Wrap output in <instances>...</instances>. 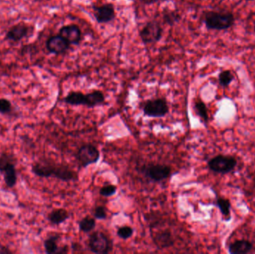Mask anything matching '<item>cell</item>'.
I'll return each mask as SVG.
<instances>
[{
    "label": "cell",
    "instance_id": "obj_1",
    "mask_svg": "<svg viewBox=\"0 0 255 254\" xmlns=\"http://www.w3.org/2000/svg\"><path fill=\"white\" fill-rule=\"evenodd\" d=\"M31 172L37 177L58 179L64 182L76 181L79 178L77 173L68 166L54 164L48 161H40L31 166Z\"/></svg>",
    "mask_w": 255,
    "mask_h": 254
},
{
    "label": "cell",
    "instance_id": "obj_2",
    "mask_svg": "<svg viewBox=\"0 0 255 254\" xmlns=\"http://www.w3.org/2000/svg\"><path fill=\"white\" fill-rule=\"evenodd\" d=\"M235 17L233 13L223 12L208 11L205 14L204 22L208 30L223 31L230 28L235 24Z\"/></svg>",
    "mask_w": 255,
    "mask_h": 254
},
{
    "label": "cell",
    "instance_id": "obj_3",
    "mask_svg": "<svg viewBox=\"0 0 255 254\" xmlns=\"http://www.w3.org/2000/svg\"><path fill=\"white\" fill-rule=\"evenodd\" d=\"M0 174L8 188H13L17 183V172L14 158L11 155L3 153L0 155Z\"/></svg>",
    "mask_w": 255,
    "mask_h": 254
},
{
    "label": "cell",
    "instance_id": "obj_4",
    "mask_svg": "<svg viewBox=\"0 0 255 254\" xmlns=\"http://www.w3.org/2000/svg\"><path fill=\"white\" fill-rule=\"evenodd\" d=\"M88 246L92 253L108 254L113 250V242L104 233L96 231L90 235Z\"/></svg>",
    "mask_w": 255,
    "mask_h": 254
},
{
    "label": "cell",
    "instance_id": "obj_5",
    "mask_svg": "<svg viewBox=\"0 0 255 254\" xmlns=\"http://www.w3.org/2000/svg\"><path fill=\"white\" fill-rule=\"evenodd\" d=\"M141 41L144 45L155 44L163 37V28L160 22L151 20L146 22L139 32Z\"/></svg>",
    "mask_w": 255,
    "mask_h": 254
},
{
    "label": "cell",
    "instance_id": "obj_6",
    "mask_svg": "<svg viewBox=\"0 0 255 254\" xmlns=\"http://www.w3.org/2000/svg\"><path fill=\"white\" fill-rule=\"evenodd\" d=\"M144 115L148 117H164L169 113V106L165 98H157L145 101L142 107Z\"/></svg>",
    "mask_w": 255,
    "mask_h": 254
},
{
    "label": "cell",
    "instance_id": "obj_7",
    "mask_svg": "<svg viewBox=\"0 0 255 254\" xmlns=\"http://www.w3.org/2000/svg\"><path fill=\"white\" fill-rule=\"evenodd\" d=\"M76 158L81 167L86 168L88 166L98 162L100 152L94 145L85 144L78 149Z\"/></svg>",
    "mask_w": 255,
    "mask_h": 254
},
{
    "label": "cell",
    "instance_id": "obj_8",
    "mask_svg": "<svg viewBox=\"0 0 255 254\" xmlns=\"http://www.w3.org/2000/svg\"><path fill=\"white\" fill-rule=\"evenodd\" d=\"M237 164V160L233 157L218 155L210 160L208 167L214 172L226 174L233 171L236 167Z\"/></svg>",
    "mask_w": 255,
    "mask_h": 254
},
{
    "label": "cell",
    "instance_id": "obj_9",
    "mask_svg": "<svg viewBox=\"0 0 255 254\" xmlns=\"http://www.w3.org/2000/svg\"><path fill=\"white\" fill-rule=\"evenodd\" d=\"M142 171L145 177L154 182H160L166 180L171 175L172 169L170 167L162 164H151L143 167Z\"/></svg>",
    "mask_w": 255,
    "mask_h": 254
},
{
    "label": "cell",
    "instance_id": "obj_10",
    "mask_svg": "<svg viewBox=\"0 0 255 254\" xmlns=\"http://www.w3.org/2000/svg\"><path fill=\"white\" fill-rule=\"evenodd\" d=\"M94 16L99 24H106L115 20L116 11L112 3H106L99 6H94Z\"/></svg>",
    "mask_w": 255,
    "mask_h": 254
},
{
    "label": "cell",
    "instance_id": "obj_11",
    "mask_svg": "<svg viewBox=\"0 0 255 254\" xmlns=\"http://www.w3.org/2000/svg\"><path fill=\"white\" fill-rule=\"evenodd\" d=\"M71 45L59 34L51 36L46 42V49L49 53L55 55L67 53Z\"/></svg>",
    "mask_w": 255,
    "mask_h": 254
},
{
    "label": "cell",
    "instance_id": "obj_12",
    "mask_svg": "<svg viewBox=\"0 0 255 254\" xmlns=\"http://www.w3.org/2000/svg\"><path fill=\"white\" fill-rule=\"evenodd\" d=\"M58 34L62 36L71 46H79L83 39L82 31L76 24L64 25L60 28Z\"/></svg>",
    "mask_w": 255,
    "mask_h": 254
},
{
    "label": "cell",
    "instance_id": "obj_13",
    "mask_svg": "<svg viewBox=\"0 0 255 254\" xmlns=\"http://www.w3.org/2000/svg\"><path fill=\"white\" fill-rule=\"evenodd\" d=\"M30 32V26L25 23H18L12 26L6 33L4 39L7 41L18 43L26 37Z\"/></svg>",
    "mask_w": 255,
    "mask_h": 254
},
{
    "label": "cell",
    "instance_id": "obj_14",
    "mask_svg": "<svg viewBox=\"0 0 255 254\" xmlns=\"http://www.w3.org/2000/svg\"><path fill=\"white\" fill-rule=\"evenodd\" d=\"M154 244L158 249L172 247L174 245V239L169 231H163L157 233L153 238Z\"/></svg>",
    "mask_w": 255,
    "mask_h": 254
},
{
    "label": "cell",
    "instance_id": "obj_15",
    "mask_svg": "<svg viewBox=\"0 0 255 254\" xmlns=\"http://www.w3.org/2000/svg\"><path fill=\"white\" fill-rule=\"evenodd\" d=\"M86 95V104L85 106L90 108L103 105L106 101V96L104 93L100 90H94L89 93L85 94Z\"/></svg>",
    "mask_w": 255,
    "mask_h": 254
},
{
    "label": "cell",
    "instance_id": "obj_16",
    "mask_svg": "<svg viewBox=\"0 0 255 254\" xmlns=\"http://www.w3.org/2000/svg\"><path fill=\"white\" fill-rule=\"evenodd\" d=\"M70 218V213L64 209H55L48 215L47 219L52 225H59Z\"/></svg>",
    "mask_w": 255,
    "mask_h": 254
},
{
    "label": "cell",
    "instance_id": "obj_17",
    "mask_svg": "<svg viewBox=\"0 0 255 254\" xmlns=\"http://www.w3.org/2000/svg\"><path fill=\"white\" fill-rule=\"evenodd\" d=\"M66 104L70 105L85 106L86 104V95L80 91H72L67 94V96L64 98Z\"/></svg>",
    "mask_w": 255,
    "mask_h": 254
},
{
    "label": "cell",
    "instance_id": "obj_18",
    "mask_svg": "<svg viewBox=\"0 0 255 254\" xmlns=\"http://www.w3.org/2000/svg\"><path fill=\"white\" fill-rule=\"evenodd\" d=\"M253 249V244L247 240H238L229 246V252L235 254L249 253Z\"/></svg>",
    "mask_w": 255,
    "mask_h": 254
},
{
    "label": "cell",
    "instance_id": "obj_19",
    "mask_svg": "<svg viewBox=\"0 0 255 254\" xmlns=\"http://www.w3.org/2000/svg\"><path fill=\"white\" fill-rule=\"evenodd\" d=\"M60 237L58 235L50 236L49 238L46 239L43 242V247L45 252L48 254H58L59 247L58 246V241Z\"/></svg>",
    "mask_w": 255,
    "mask_h": 254
},
{
    "label": "cell",
    "instance_id": "obj_20",
    "mask_svg": "<svg viewBox=\"0 0 255 254\" xmlns=\"http://www.w3.org/2000/svg\"><path fill=\"white\" fill-rule=\"evenodd\" d=\"M79 230L82 232L90 233L95 229L97 226V222L94 218L91 217V216H86L83 218L79 223Z\"/></svg>",
    "mask_w": 255,
    "mask_h": 254
},
{
    "label": "cell",
    "instance_id": "obj_21",
    "mask_svg": "<svg viewBox=\"0 0 255 254\" xmlns=\"http://www.w3.org/2000/svg\"><path fill=\"white\" fill-rule=\"evenodd\" d=\"M217 204L223 216H224L226 219H229L231 216V204L229 200L222 198H218L217 201Z\"/></svg>",
    "mask_w": 255,
    "mask_h": 254
},
{
    "label": "cell",
    "instance_id": "obj_22",
    "mask_svg": "<svg viewBox=\"0 0 255 254\" xmlns=\"http://www.w3.org/2000/svg\"><path fill=\"white\" fill-rule=\"evenodd\" d=\"M195 109H196V113L199 115V117H200L204 122H208V113L206 104H205L203 101H201V100H197V101L195 102Z\"/></svg>",
    "mask_w": 255,
    "mask_h": 254
},
{
    "label": "cell",
    "instance_id": "obj_23",
    "mask_svg": "<svg viewBox=\"0 0 255 254\" xmlns=\"http://www.w3.org/2000/svg\"><path fill=\"white\" fill-rule=\"evenodd\" d=\"M163 19L165 23L169 25H175L180 19V16L177 12L167 10L163 13Z\"/></svg>",
    "mask_w": 255,
    "mask_h": 254
},
{
    "label": "cell",
    "instance_id": "obj_24",
    "mask_svg": "<svg viewBox=\"0 0 255 254\" xmlns=\"http://www.w3.org/2000/svg\"><path fill=\"white\" fill-rule=\"evenodd\" d=\"M234 80V75L231 70H223L219 76L220 84L223 86H228Z\"/></svg>",
    "mask_w": 255,
    "mask_h": 254
},
{
    "label": "cell",
    "instance_id": "obj_25",
    "mask_svg": "<svg viewBox=\"0 0 255 254\" xmlns=\"http://www.w3.org/2000/svg\"><path fill=\"white\" fill-rule=\"evenodd\" d=\"M133 228H130V226L121 227V228H120L118 231V237L124 240L130 238V237H132V235H133Z\"/></svg>",
    "mask_w": 255,
    "mask_h": 254
},
{
    "label": "cell",
    "instance_id": "obj_26",
    "mask_svg": "<svg viewBox=\"0 0 255 254\" xmlns=\"http://www.w3.org/2000/svg\"><path fill=\"white\" fill-rule=\"evenodd\" d=\"M12 104L8 99L0 98V114H8L11 112Z\"/></svg>",
    "mask_w": 255,
    "mask_h": 254
},
{
    "label": "cell",
    "instance_id": "obj_27",
    "mask_svg": "<svg viewBox=\"0 0 255 254\" xmlns=\"http://www.w3.org/2000/svg\"><path fill=\"white\" fill-rule=\"evenodd\" d=\"M117 190H118V188L115 185H106L100 189V194L102 196L108 198V197L113 196L116 193Z\"/></svg>",
    "mask_w": 255,
    "mask_h": 254
},
{
    "label": "cell",
    "instance_id": "obj_28",
    "mask_svg": "<svg viewBox=\"0 0 255 254\" xmlns=\"http://www.w3.org/2000/svg\"><path fill=\"white\" fill-rule=\"evenodd\" d=\"M94 217L98 220H105L107 218V211L106 207L103 206H98L94 210Z\"/></svg>",
    "mask_w": 255,
    "mask_h": 254
},
{
    "label": "cell",
    "instance_id": "obj_29",
    "mask_svg": "<svg viewBox=\"0 0 255 254\" xmlns=\"http://www.w3.org/2000/svg\"><path fill=\"white\" fill-rule=\"evenodd\" d=\"M67 252H68V246H64L63 247H59V250L57 254H67Z\"/></svg>",
    "mask_w": 255,
    "mask_h": 254
},
{
    "label": "cell",
    "instance_id": "obj_30",
    "mask_svg": "<svg viewBox=\"0 0 255 254\" xmlns=\"http://www.w3.org/2000/svg\"><path fill=\"white\" fill-rule=\"evenodd\" d=\"M34 1H41V0H34Z\"/></svg>",
    "mask_w": 255,
    "mask_h": 254
},
{
    "label": "cell",
    "instance_id": "obj_31",
    "mask_svg": "<svg viewBox=\"0 0 255 254\" xmlns=\"http://www.w3.org/2000/svg\"><path fill=\"white\" fill-rule=\"evenodd\" d=\"M249 1H255V0H249Z\"/></svg>",
    "mask_w": 255,
    "mask_h": 254
},
{
    "label": "cell",
    "instance_id": "obj_32",
    "mask_svg": "<svg viewBox=\"0 0 255 254\" xmlns=\"http://www.w3.org/2000/svg\"><path fill=\"white\" fill-rule=\"evenodd\" d=\"M254 31H255V26H254Z\"/></svg>",
    "mask_w": 255,
    "mask_h": 254
}]
</instances>
